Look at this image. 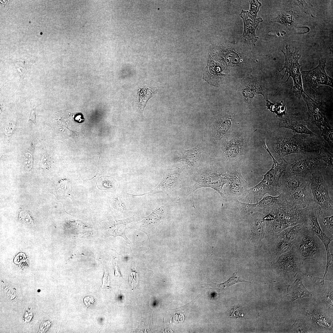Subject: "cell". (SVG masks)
I'll list each match as a JSON object with an SVG mask.
<instances>
[{
	"instance_id": "1",
	"label": "cell",
	"mask_w": 333,
	"mask_h": 333,
	"mask_svg": "<svg viewBox=\"0 0 333 333\" xmlns=\"http://www.w3.org/2000/svg\"><path fill=\"white\" fill-rule=\"evenodd\" d=\"M266 140L269 152L277 161L281 162L285 156L291 154L319 153L324 142L319 135L298 134L285 128L268 133Z\"/></svg>"
},
{
	"instance_id": "2",
	"label": "cell",
	"mask_w": 333,
	"mask_h": 333,
	"mask_svg": "<svg viewBox=\"0 0 333 333\" xmlns=\"http://www.w3.org/2000/svg\"><path fill=\"white\" fill-rule=\"evenodd\" d=\"M264 219L268 232L272 235L279 233L286 228L298 224H303L306 214V208L296 205L281 194Z\"/></svg>"
},
{
	"instance_id": "3",
	"label": "cell",
	"mask_w": 333,
	"mask_h": 333,
	"mask_svg": "<svg viewBox=\"0 0 333 333\" xmlns=\"http://www.w3.org/2000/svg\"><path fill=\"white\" fill-rule=\"evenodd\" d=\"M265 148L273 161L271 169L263 175V178L257 185L248 189L238 199L243 203L255 204L259 202L266 194L276 196L279 195V180L289 163L285 159L280 163L273 156L266 146Z\"/></svg>"
},
{
	"instance_id": "4",
	"label": "cell",
	"mask_w": 333,
	"mask_h": 333,
	"mask_svg": "<svg viewBox=\"0 0 333 333\" xmlns=\"http://www.w3.org/2000/svg\"><path fill=\"white\" fill-rule=\"evenodd\" d=\"M251 134L242 127L228 137L222 144V161L227 171L245 165L249 156Z\"/></svg>"
},
{
	"instance_id": "5",
	"label": "cell",
	"mask_w": 333,
	"mask_h": 333,
	"mask_svg": "<svg viewBox=\"0 0 333 333\" xmlns=\"http://www.w3.org/2000/svg\"><path fill=\"white\" fill-rule=\"evenodd\" d=\"M278 197V195L274 196L267 195L255 204L243 203L237 199H232L223 202L222 205H225L234 216L245 218L253 212L266 215L270 211Z\"/></svg>"
},
{
	"instance_id": "6",
	"label": "cell",
	"mask_w": 333,
	"mask_h": 333,
	"mask_svg": "<svg viewBox=\"0 0 333 333\" xmlns=\"http://www.w3.org/2000/svg\"><path fill=\"white\" fill-rule=\"evenodd\" d=\"M194 178V183L188 187L186 192L188 195H192V207L196 210L193 195L195 191L199 188L207 187L213 188L220 195L223 199V202L226 201L223 192V187L226 183L224 174H219L217 169L211 167L196 174Z\"/></svg>"
},
{
	"instance_id": "7",
	"label": "cell",
	"mask_w": 333,
	"mask_h": 333,
	"mask_svg": "<svg viewBox=\"0 0 333 333\" xmlns=\"http://www.w3.org/2000/svg\"><path fill=\"white\" fill-rule=\"evenodd\" d=\"M294 245L291 248L276 259L273 267L277 273L285 279L294 278L299 273L304 261Z\"/></svg>"
},
{
	"instance_id": "8",
	"label": "cell",
	"mask_w": 333,
	"mask_h": 333,
	"mask_svg": "<svg viewBox=\"0 0 333 333\" xmlns=\"http://www.w3.org/2000/svg\"><path fill=\"white\" fill-rule=\"evenodd\" d=\"M297 156L294 162L286 166L284 173L306 176L316 171H322L327 167V164L322 159L319 153H304Z\"/></svg>"
},
{
	"instance_id": "9",
	"label": "cell",
	"mask_w": 333,
	"mask_h": 333,
	"mask_svg": "<svg viewBox=\"0 0 333 333\" xmlns=\"http://www.w3.org/2000/svg\"><path fill=\"white\" fill-rule=\"evenodd\" d=\"M314 201L320 207L319 215L325 216L333 215V202L329 195L328 186L321 171L311 174L310 184Z\"/></svg>"
},
{
	"instance_id": "10",
	"label": "cell",
	"mask_w": 333,
	"mask_h": 333,
	"mask_svg": "<svg viewBox=\"0 0 333 333\" xmlns=\"http://www.w3.org/2000/svg\"><path fill=\"white\" fill-rule=\"evenodd\" d=\"M214 55L221 64L234 73L245 75L248 74L245 68L247 69V64H249L250 60H252L250 56H245L236 49L227 46L220 47L215 52Z\"/></svg>"
},
{
	"instance_id": "11",
	"label": "cell",
	"mask_w": 333,
	"mask_h": 333,
	"mask_svg": "<svg viewBox=\"0 0 333 333\" xmlns=\"http://www.w3.org/2000/svg\"><path fill=\"white\" fill-rule=\"evenodd\" d=\"M326 60V58H321L315 68L301 72L304 90L314 98L317 94L318 86L325 85L333 87V79L327 75L325 70Z\"/></svg>"
},
{
	"instance_id": "12",
	"label": "cell",
	"mask_w": 333,
	"mask_h": 333,
	"mask_svg": "<svg viewBox=\"0 0 333 333\" xmlns=\"http://www.w3.org/2000/svg\"><path fill=\"white\" fill-rule=\"evenodd\" d=\"M286 52L281 51L285 57V62L283 67L279 72L285 69V73L282 79L283 78L286 73L289 76L285 83L288 81L290 77H292L294 84L293 92L295 96L300 99L303 94L308 95L303 89L301 74L300 71L301 65L299 63L298 61L301 56L298 51L294 49L291 50L288 45L286 46Z\"/></svg>"
},
{
	"instance_id": "13",
	"label": "cell",
	"mask_w": 333,
	"mask_h": 333,
	"mask_svg": "<svg viewBox=\"0 0 333 333\" xmlns=\"http://www.w3.org/2000/svg\"><path fill=\"white\" fill-rule=\"evenodd\" d=\"M294 245L304 261H317L320 257L322 245L320 239L303 224Z\"/></svg>"
},
{
	"instance_id": "14",
	"label": "cell",
	"mask_w": 333,
	"mask_h": 333,
	"mask_svg": "<svg viewBox=\"0 0 333 333\" xmlns=\"http://www.w3.org/2000/svg\"><path fill=\"white\" fill-rule=\"evenodd\" d=\"M303 226L302 224L291 226L277 234L270 246L272 259L275 260L291 248Z\"/></svg>"
},
{
	"instance_id": "15",
	"label": "cell",
	"mask_w": 333,
	"mask_h": 333,
	"mask_svg": "<svg viewBox=\"0 0 333 333\" xmlns=\"http://www.w3.org/2000/svg\"><path fill=\"white\" fill-rule=\"evenodd\" d=\"M307 214L303 224L315 236H317L324 245L327 254L326 266L331 265L333 254L330 253L329 245L333 238L327 236L321 229L318 220V216L321 208L319 205L313 202L307 208Z\"/></svg>"
},
{
	"instance_id": "16",
	"label": "cell",
	"mask_w": 333,
	"mask_h": 333,
	"mask_svg": "<svg viewBox=\"0 0 333 333\" xmlns=\"http://www.w3.org/2000/svg\"><path fill=\"white\" fill-rule=\"evenodd\" d=\"M224 174L226 179V183L223 188L225 202L238 199L249 189L248 184L241 174L240 168L229 170Z\"/></svg>"
},
{
	"instance_id": "17",
	"label": "cell",
	"mask_w": 333,
	"mask_h": 333,
	"mask_svg": "<svg viewBox=\"0 0 333 333\" xmlns=\"http://www.w3.org/2000/svg\"><path fill=\"white\" fill-rule=\"evenodd\" d=\"M302 97L306 105L308 119L310 122L316 125L321 132L327 128L332 127L323 111L322 105L305 94Z\"/></svg>"
},
{
	"instance_id": "18",
	"label": "cell",
	"mask_w": 333,
	"mask_h": 333,
	"mask_svg": "<svg viewBox=\"0 0 333 333\" xmlns=\"http://www.w3.org/2000/svg\"><path fill=\"white\" fill-rule=\"evenodd\" d=\"M311 123L308 118H304L303 115L299 114H291L285 115L281 119L279 123L280 128H285L293 132L299 134L318 135L310 129Z\"/></svg>"
},
{
	"instance_id": "19",
	"label": "cell",
	"mask_w": 333,
	"mask_h": 333,
	"mask_svg": "<svg viewBox=\"0 0 333 333\" xmlns=\"http://www.w3.org/2000/svg\"><path fill=\"white\" fill-rule=\"evenodd\" d=\"M311 174L306 176L283 173L279 180V194L287 196L310 183Z\"/></svg>"
},
{
	"instance_id": "20",
	"label": "cell",
	"mask_w": 333,
	"mask_h": 333,
	"mask_svg": "<svg viewBox=\"0 0 333 333\" xmlns=\"http://www.w3.org/2000/svg\"><path fill=\"white\" fill-rule=\"evenodd\" d=\"M183 169V167H182L168 170L165 172L160 184L153 190L147 193L139 195L128 194L130 196L134 197L152 195L159 193H166L170 191L178 182Z\"/></svg>"
},
{
	"instance_id": "21",
	"label": "cell",
	"mask_w": 333,
	"mask_h": 333,
	"mask_svg": "<svg viewBox=\"0 0 333 333\" xmlns=\"http://www.w3.org/2000/svg\"><path fill=\"white\" fill-rule=\"evenodd\" d=\"M240 15L244 23V31L241 37L249 44H254L258 37L255 35L256 30L260 23L263 21L261 17H253L248 11L242 10Z\"/></svg>"
},
{
	"instance_id": "22",
	"label": "cell",
	"mask_w": 333,
	"mask_h": 333,
	"mask_svg": "<svg viewBox=\"0 0 333 333\" xmlns=\"http://www.w3.org/2000/svg\"><path fill=\"white\" fill-rule=\"evenodd\" d=\"M243 79L240 87V91L245 101L250 103L253 97L257 94L262 95L264 98L266 97L263 86L257 78L246 76Z\"/></svg>"
},
{
	"instance_id": "23",
	"label": "cell",
	"mask_w": 333,
	"mask_h": 333,
	"mask_svg": "<svg viewBox=\"0 0 333 333\" xmlns=\"http://www.w3.org/2000/svg\"><path fill=\"white\" fill-rule=\"evenodd\" d=\"M225 69V68L223 65L215 61L209 55L203 78L209 84L218 86L223 78L226 76L222 73Z\"/></svg>"
},
{
	"instance_id": "24",
	"label": "cell",
	"mask_w": 333,
	"mask_h": 333,
	"mask_svg": "<svg viewBox=\"0 0 333 333\" xmlns=\"http://www.w3.org/2000/svg\"><path fill=\"white\" fill-rule=\"evenodd\" d=\"M201 157L200 147L198 144L192 149L181 150L178 154V160L187 169L192 170L199 164Z\"/></svg>"
},
{
	"instance_id": "25",
	"label": "cell",
	"mask_w": 333,
	"mask_h": 333,
	"mask_svg": "<svg viewBox=\"0 0 333 333\" xmlns=\"http://www.w3.org/2000/svg\"><path fill=\"white\" fill-rule=\"evenodd\" d=\"M310 184L284 196L287 200L294 204L306 208L314 201Z\"/></svg>"
},
{
	"instance_id": "26",
	"label": "cell",
	"mask_w": 333,
	"mask_h": 333,
	"mask_svg": "<svg viewBox=\"0 0 333 333\" xmlns=\"http://www.w3.org/2000/svg\"><path fill=\"white\" fill-rule=\"evenodd\" d=\"M287 292V295L292 301L299 298L312 296L299 278H297L293 284L288 286Z\"/></svg>"
},
{
	"instance_id": "27",
	"label": "cell",
	"mask_w": 333,
	"mask_h": 333,
	"mask_svg": "<svg viewBox=\"0 0 333 333\" xmlns=\"http://www.w3.org/2000/svg\"><path fill=\"white\" fill-rule=\"evenodd\" d=\"M297 18L296 14L292 11H279L277 16L272 19L271 22L279 23L291 30L295 27Z\"/></svg>"
},
{
	"instance_id": "28",
	"label": "cell",
	"mask_w": 333,
	"mask_h": 333,
	"mask_svg": "<svg viewBox=\"0 0 333 333\" xmlns=\"http://www.w3.org/2000/svg\"><path fill=\"white\" fill-rule=\"evenodd\" d=\"M318 220L323 233L327 236L333 238V215L330 216L318 215Z\"/></svg>"
},
{
	"instance_id": "29",
	"label": "cell",
	"mask_w": 333,
	"mask_h": 333,
	"mask_svg": "<svg viewBox=\"0 0 333 333\" xmlns=\"http://www.w3.org/2000/svg\"><path fill=\"white\" fill-rule=\"evenodd\" d=\"M237 273H235L232 276L225 282L221 284L212 283L210 285V288L215 290L219 292H222L225 291L232 285L240 282H249L244 280L240 277L236 275Z\"/></svg>"
},
{
	"instance_id": "30",
	"label": "cell",
	"mask_w": 333,
	"mask_h": 333,
	"mask_svg": "<svg viewBox=\"0 0 333 333\" xmlns=\"http://www.w3.org/2000/svg\"><path fill=\"white\" fill-rule=\"evenodd\" d=\"M164 211L163 206L159 207L154 210L150 215L145 218L142 222L143 224L152 225L158 223L163 218Z\"/></svg>"
},
{
	"instance_id": "31",
	"label": "cell",
	"mask_w": 333,
	"mask_h": 333,
	"mask_svg": "<svg viewBox=\"0 0 333 333\" xmlns=\"http://www.w3.org/2000/svg\"><path fill=\"white\" fill-rule=\"evenodd\" d=\"M266 102L268 109L275 113L278 117L282 118L286 115V107L282 104L283 101L277 102L276 104L271 103L268 100H266Z\"/></svg>"
},
{
	"instance_id": "32",
	"label": "cell",
	"mask_w": 333,
	"mask_h": 333,
	"mask_svg": "<svg viewBox=\"0 0 333 333\" xmlns=\"http://www.w3.org/2000/svg\"><path fill=\"white\" fill-rule=\"evenodd\" d=\"M97 185L100 189L104 190L112 189L117 186L116 181L113 178L109 176H102L97 181Z\"/></svg>"
},
{
	"instance_id": "33",
	"label": "cell",
	"mask_w": 333,
	"mask_h": 333,
	"mask_svg": "<svg viewBox=\"0 0 333 333\" xmlns=\"http://www.w3.org/2000/svg\"><path fill=\"white\" fill-rule=\"evenodd\" d=\"M319 154L322 160L326 163L329 167L333 168V154L324 146L321 148Z\"/></svg>"
},
{
	"instance_id": "34",
	"label": "cell",
	"mask_w": 333,
	"mask_h": 333,
	"mask_svg": "<svg viewBox=\"0 0 333 333\" xmlns=\"http://www.w3.org/2000/svg\"><path fill=\"white\" fill-rule=\"evenodd\" d=\"M138 268L135 264H133L131 268L129 276V283L133 290L135 289L137 286L138 282Z\"/></svg>"
},
{
	"instance_id": "35",
	"label": "cell",
	"mask_w": 333,
	"mask_h": 333,
	"mask_svg": "<svg viewBox=\"0 0 333 333\" xmlns=\"http://www.w3.org/2000/svg\"><path fill=\"white\" fill-rule=\"evenodd\" d=\"M111 202L114 208L117 210L123 212H126L127 209L121 198L118 196L113 197L111 199Z\"/></svg>"
},
{
	"instance_id": "36",
	"label": "cell",
	"mask_w": 333,
	"mask_h": 333,
	"mask_svg": "<svg viewBox=\"0 0 333 333\" xmlns=\"http://www.w3.org/2000/svg\"><path fill=\"white\" fill-rule=\"evenodd\" d=\"M250 8L249 13L253 17L256 18L257 13L261 6V3L258 0H249Z\"/></svg>"
},
{
	"instance_id": "37",
	"label": "cell",
	"mask_w": 333,
	"mask_h": 333,
	"mask_svg": "<svg viewBox=\"0 0 333 333\" xmlns=\"http://www.w3.org/2000/svg\"><path fill=\"white\" fill-rule=\"evenodd\" d=\"M294 3L300 9L305 13L313 16L312 12L309 6L304 0H296L294 1Z\"/></svg>"
},
{
	"instance_id": "38",
	"label": "cell",
	"mask_w": 333,
	"mask_h": 333,
	"mask_svg": "<svg viewBox=\"0 0 333 333\" xmlns=\"http://www.w3.org/2000/svg\"><path fill=\"white\" fill-rule=\"evenodd\" d=\"M229 315L231 317L236 318L243 317L244 315L243 308L240 306L233 307L231 309Z\"/></svg>"
},
{
	"instance_id": "39",
	"label": "cell",
	"mask_w": 333,
	"mask_h": 333,
	"mask_svg": "<svg viewBox=\"0 0 333 333\" xmlns=\"http://www.w3.org/2000/svg\"><path fill=\"white\" fill-rule=\"evenodd\" d=\"M110 278L107 271L105 269L104 274L102 278V288L108 289L110 288Z\"/></svg>"
},
{
	"instance_id": "40",
	"label": "cell",
	"mask_w": 333,
	"mask_h": 333,
	"mask_svg": "<svg viewBox=\"0 0 333 333\" xmlns=\"http://www.w3.org/2000/svg\"><path fill=\"white\" fill-rule=\"evenodd\" d=\"M83 302L87 307L91 309L93 306L94 299L92 297L86 296L84 298Z\"/></svg>"
},
{
	"instance_id": "41",
	"label": "cell",
	"mask_w": 333,
	"mask_h": 333,
	"mask_svg": "<svg viewBox=\"0 0 333 333\" xmlns=\"http://www.w3.org/2000/svg\"><path fill=\"white\" fill-rule=\"evenodd\" d=\"M4 292L6 296L11 299H14L15 297L14 290L10 287H6L4 289Z\"/></svg>"
},
{
	"instance_id": "42",
	"label": "cell",
	"mask_w": 333,
	"mask_h": 333,
	"mask_svg": "<svg viewBox=\"0 0 333 333\" xmlns=\"http://www.w3.org/2000/svg\"><path fill=\"white\" fill-rule=\"evenodd\" d=\"M72 225H71V227L75 228H83L85 227V226L83 223L78 220L76 221L73 223L72 222Z\"/></svg>"
},
{
	"instance_id": "43",
	"label": "cell",
	"mask_w": 333,
	"mask_h": 333,
	"mask_svg": "<svg viewBox=\"0 0 333 333\" xmlns=\"http://www.w3.org/2000/svg\"><path fill=\"white\" fill-rule=\"evenodd\" d=\"M92 235L91 232H86L79 233L76 236L80 238H88L91 237Z\"/></svg>"
},
{
	"instance_id": "44",
	"label": "cell",
	"mask_w": 333,
	"mask_h": 333,
	"mask_svg": "<svg viewBox=\"0 0 333 333\" xmlns=\"http://www.w3.org/2000/svg\"><path fill=\"white\" fill-rule=\"evenodd\" d=\"M48 159L47 155L46 154L44 155L42 158L40 163V164L43 167L45 168L48 166Z\"/></svg>"
},
{
	"instance_id": "45",
	"label": "cell",
	"mask_w": 333,
	"mask_h": 333,
	"mask_svg": "<svg viewBox=\"0 0 333 333\" xmlns=\"http://www.w3.org/2000/svg\"><path fill=\"white\" fill-rule=\"evenodd\" d=\"M29 121L34 124H35L36 122L35 109L34 108H33L31 110Z\"/></svg>"
},
{
	"instance_id": "46",
	"label": "cell",
	"mask_w": 333,
	"mask_h": 333,
	"mask_svg": "<svg viewBox=\"0 0 333 333\" xmlns=\"http://www.w3.org/2000/svg\"><path fill=\"white\" fill-rule=\"evenodd\" d=\"M23 216H20L19 217L20 220H23V221L26 223L27 222L28 223H30L31 222V219L28 214H27L26 216H24L23 213H21V215H20Z\"/></svg>"
},
{
	"instance_id": "47",
	"label": "cell",
	"mask_w": 333,
	"mask_h": 333,
	"mask_svg": "<svg viewBox=\"0 0 333 333\" xmlns=\"http://www.w3.org/2000/svg\"><path fill=\"white\" fill-rule=\"evenodd\" d=\"M114 270L116 277L119 278L121 276V273L117 265L116 262H114Z\"/></svg>"
}]
</instances>
